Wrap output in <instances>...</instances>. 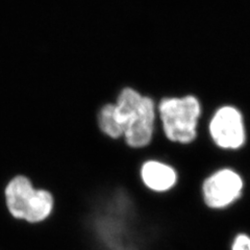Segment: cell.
Returning <instances> with one entry per match:
<instances>
[{"label":"cell","instance_id":"277c9868","mask_svg":"<svg viewBox=\"0 0 250 250\" xmlns=\"http://www.w3.org/2000/svg\"><path fill=\"white\" fill-rule=\"evenodd\" d=\"M209 131L214 142L221 148L237 149L244 144L243 118L238 109L232 106L218 109L210 121Z\"/></svg>","mask_w":250,"mask_h":250},{"label":"cell","instance_id":"6da1fadb","mask_svg":"<svg viewBox=\"0 0 250 250\" xmlns=\"http://www.w3.org/2000/svg\"><path fill=\"white\" fill-rule=\"evenodd\" d=\"M154 120L152 99L126 88L120 93L116 104H106L100 109L98 126L107 138H124L128 147L141 149L152 141Z\"/></svg>","mask_w":250,"mask_h":250},{"label":"cell","instance_id":"5b68a950","mask_svg":"<svg viewBox=\"0 0 250 250\" xmlns=\"http://www.w3.org/2000/svg\"><path fill=\"white\" fill-rule=\"evenodd\" d=\"M242 189L243 182L240 175L230 169H223L209 176L203 184V196L208 207L220 208L238 199Z\"/></svg>","mask_w":250,"mask_h":250},{"label":"cell","instance_id":"3957f363","mask_svg":"<svg viewBox=\"0 0 250 250\" xmlns=\"http://www.w3.org/2000/svg\"><path fill=\"white\" fill-rule=\"evenodd\" d=\"M163 129L172 142L190 143L196 138L201 113L199 101L193 96L165 98L159 106Z\"/></svg>","mask_w":250,"mask_h":250},{"label":"cell","instance_id":"8992f818","mask_svg":"<svg viewBox=\"0 0 250 250\" xmlns=\"http://www.w3.org/2000/svg\"><path fill=\"white\" fill-rule=\"evenodd\" d=\"M140 174L145 187L153 192H167L177 182L176 171L156 160L146 161L141 167Z\"/></svg>","mask_w":250,"mask_h":250},{"label":"cell","instance_id":"52a82bcc","mask_svg":"<svg viewBox=\"0 0 250 250\" xmlns=\"http://www.w3.org/2000/svg\"><path fill=\"white\" fill-rule=\"evenodd\" d=\"M232 250H250V238L246 234H239L234 239Z\"/></svg>","mask_w":250,"mask_h":250},{"label":"cell","instance_id":"7a4b0ae2","mask_svg":"<svg viewBox=\"0 0 250 250\" xmlns=\"http://www.w3.org/2000/svg\"><path fill=\"white\" fill-rule=\"evenodd\" d=\"M5 203L10 214L18 220L39 223L49 217L53 208V197L46 190L35 189L25 176H16L7 184Z\"/></svg>","mask_w":250,"mask_h":250}]
</instances>
